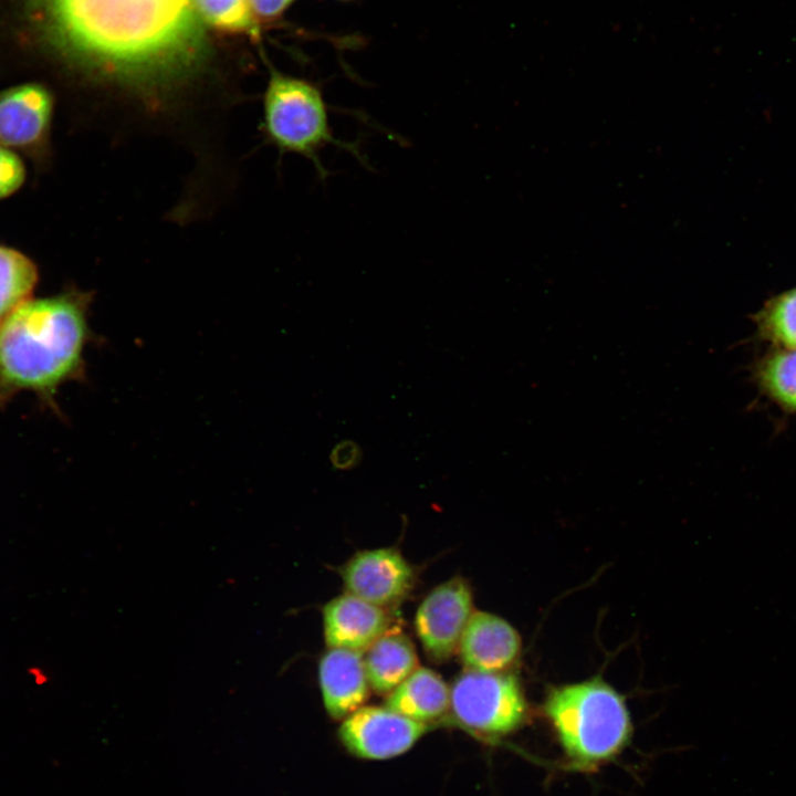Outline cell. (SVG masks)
Wrapping results in <instances>:
<instances>
[{
    "label": "cell",
    "instance_id": "obj_20",
    "mask_svg": "<svg viewBox=\"0 0 796 796\" xmlns=\"http://www.w3.org/2000/svg\"><path fill=\"white\" fill-rule=\"evenodd\" d=\"M363 459L360 446L353 440H342L334 446L329 453V461L336 470H350L356 468Z\"/></svg>",
    "mask_w": 796,
    "mask_h": 796
},
{
    "label": "cell",
    "instance_id": "obj_17",
    "mask_svg": "<svg viewBox=\"0 0 796 796\" xmlns=\"http://www.w3.org/2000/svg\"><path fill=\"white\" fill-rule=\"evenodd\" d=\"M756 320L763 336L783 348H796V287L767 301Z\"/></svg>",
    "mask_w": 796,
    "mask_h": 796
},
{
    "label": "cell",
    "instance_id": "obj_21",
    "mask_svg": "<svg viewBox=\"0 0 796 796\" xmlns=\"http://www.w3.org/2000/svg\"><path fill=\"white\" fill-rule=\"evenodd\" d=\"M293 0H249L251 10L262 18H274L281 14Z\"/></svg>",
    "mask_w": 796,
    "mask_h": 796
},
{
    "label": "cell",
    "instance_id": "obj_12",
    "mask_svg": "<svg viewBox=\"0 0 796 796\" xmlns=\"http://www.w3.org/2000/svg\"><path fill=\"white\" fill-rule=\"evenodd\" d=\"M318 680L323 703L333 719H345L363 706L369 683L362 653L329 648L320 659Z\"/></svg>",
    "mask_w": 796,
    "mask_h": 796
},
{
    "label": "cell",
    "instance_id": "obj_15",
    "mask_svg": "<svg viewBox=\"0 0 796 796\" xmlns=\"http://www.w3.org/2000/svg\"><path fill=\"white\" fill-rule=\"evenodd\" d=\"M38 275L36 265L29 256L0 244V321L29 300Z\"/></svg>",
    "mask_w": 796,
    "mask_h": 796
},
{
    "label": "cell",
    "instance_id": "obj_18",
    "mask_svg": "<svg viewBox=\"0 0 796 796\" xmlns=\"http://www.w3.org/2000/svg\"><path fill=\"white\" fill-rule=\"evenodd\" d=\"M202 20L229 31H252L254 23L249 0H195Z\"/></svg>",
    "mask_w": 796,
    "mask_h": 796
},
{
    "label": "cell",
    "instance_id": "obj_19",
    "mask_svg": "<svg viewBox=\"0 0 796 796\" xmlns=\"http://www.w3.org/2000/svg\"><path fill=\"white\" fill-rule=\"evenodd\" d=\"M25 177V166L17 151L0 145V199L17 192Z\"/></svg>",
    "mask_w": 796,
    "mask_h": 796
},
{
    "label": "cell",
    "instance_id": "obj_3",
    "mask_svg": "<svg viewBox=\"0 0 796 796\" xmlns=\"http://www.w3.org/2000/svg\"><path fill=\"white\" fill-rule=\"evenodd\" d=\"M544 709L566 755L580 767L612 758L631 735L625 699L600 679L552 689Z\"/></svg>",
    "mask_w": 796,
    "mask_h": 796
},
{
    "label": "cell",
    "instance_id": "obj_7",
    "mask_svg": "<svg viewBox=\"0 0 796 796\" xmlns=\"http://www.w3.org/2000/svg\"><path fill=\"white\" fill-rule=\"evenodd\" d=\"M428 730L386 706H360L343 720L338 736L353 755L383 761L409 751Z\"/></svg>",
    "mask_w": 796,
    "mask_h": 796
},
{
    "label": "cell",
    "instance_id": "obj_1",
    "mask_svg": "<svg viewBox=\"0 0 796 796\" xmlns=\"http://www.w3.org/2000/svg\"><path fill=\"white\" fill-rule=\"evenodd\" d=\"M55 43L116 83L148 90L187 74L203 49L195 0H34Z\"/></svg>",
    "mask_w": 796,
    "mask_h": 796
},
{
    "label": "cell",
    "instance_id": "obj_4",
    "mask_svg": "<svg viewBox=\"0 0 796 796\" xmlns=\"http://www.w3.org/2000/svg\"><path fill=\"white\" fill-rule=\"evenodd\" d=\"M259 132L265 145L274 147L279 158L298 155L311 161L320 179L329 172L321 153L337 146L367 164L356 143L338 139L329 122V107L318 86L312 82L271 69L262 102Z\"/></svg>",
    "mask_w": 796,
    "mask_h": 796
},
{
    "label": "cell",
    "instance_id": "obj_16",
    "mask_svg": "<svg viewBox=\"0 0 796 796\" xmlns=\"http://www.w3.org/2000/svg\"><path fill=\"white\" fill-rule=\"evenodd\" d=\"M763 389L783 408L796 411V348H781L758 367Z\"/></svg>",
    "mask_w": 796,
    "mask_h": 796
},
{
    "label": "cell",
    "instance_id": "obj_8",
    "mask_svg": "<svg viewBox=\"0 0 796 796\" xmlns=\"http://www.w3.org/2000/svg\"><path fill=\"white\" fill-rule=\"evenodd\" d=\"M346 593L384 609L398 605L415 584V570L394 547L356 553L339 569Z\"/></svg>",
    "mask_w": 796,
    "mask_h": 796
},
{
    "label": "cell",
    "instance_id": "obj_14",
    "mask_svg": "<svg viewBox=\"0 0 796 796\" xmlns=\"http://www.w3.org/2000/svg\"><path fill=\"white\" fill-rule=\"evenodd\" d=\"M363 659L369 687L378 694H389L419 667L409 637L390 629L365 651Z\"/></svg>",
    "mask_w": 796,
    "mask_h": 796
},
{
    "label": "cell",
    "instance_id": "obj_5",
    "mask_svg": "<svg viewBox=\"0 0 796 796\" xmlns=\"http://www.w3.org/2000/svg\"><path fill=\"white\" fill-rule=\"evenodd\" d=\"M450 710L471 731L502 736L522 725L527 703L514 675L465 670L450 688Z\"/></svg>",
    "mask_w": 796,
    "mask_h": 796
},
{
    "label": "cell",
    "instance_id": "obj_13",
    "mask_svg": "<svg viewBox=\"0 0 796 796\" xmlns=\"http://www.w3.org/2000/svg\"><path fill=\"white\" fill-rule=\"evenodd\" d=\"M385 706L429 724L450 710V688L436 671L418 667L388 694Z\"/></svg>",
    "mask_w": 796,
    "mask_h": 796
},
{
    "label": "cell",
    "instance_id": "obj_9",
    "mask_svg": "<svg viewBox=\"0 0 796 796\" xmlns=\"http://www.w3.org/2000/svg\"><path fill=\"white\" fill-rule=\"evenodd\" d=\"M53 109V96L41 84L0 91V145L33 156L46 151Z\"/></svg>",
    "mask_w": 796,
    "mask_h": 796
},
{
    "label": "cell",
    "instance_id": "obj_6",
    "mask_svg": "<svg viewBox=\"0 0 796 796\" xmlns=\"http://www.w3.org/2000/svg\"><path fill=\"white\" fill-rule=\"evenodd\" d=\"M473 612L472 590L464 578L455 576L434 587L415 617V629L427 656L443 661L454 654Z\"/></svg>",
    "mask_w": 796,
    "mask_h": 796
},
{
    "label": "cell",
    "instance_id": "obj_11",
    "mask_svg": "<svg viewBox=\"0 0 796 796\" xmlns=\"http://www.w3.org/2000/svg\"><path fill=\"white\" fill-rule=\"evenodd\" d=\"M384 608L345 593L323 608L324 638L328 648L365 652L389 629Z\"/></svg>",
    "mask_w": 796,
    "mask_h": 796
},
{
    "label": "cell",
    "instance_id": "obj_10",
    "mask_svg": "<svg viewBox=\"0 0 796 796\" xmlns=\"http://www.w3.org/2000/svg\"><path fill=\"white\" fill-rule=\"evenodd\" d=\"M521 647L519 632L506 620L474 611L458 650L467 670L505 672L517 661Z\"/></svg>",
    "mask_w": 796,
    "mask_h": 796
},
{
    "label": "cell",
    "instance_id": "obj_2",
    "mask_svg": "<svg viewBox=\"0 0 796 796\" xmlns=\"http://www.w3.org/2000/svg\"><path fill=\"white\" fill-rule=\"evenodd\" d=\"M92 294L27 300L0 321V386L49 391L80 371Z\"/></svg>",
    "mask_w": 796,
    "mask_h": 796
}]
</instances>
